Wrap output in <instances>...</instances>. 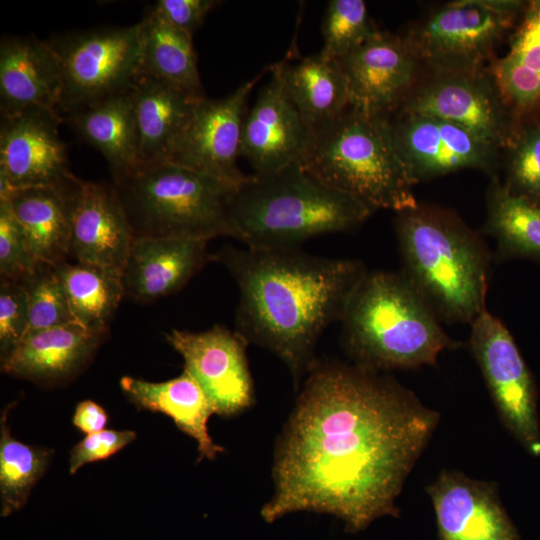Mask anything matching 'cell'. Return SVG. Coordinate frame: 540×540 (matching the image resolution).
I'll list each match as a JSON object with an SVG mask.
<instances>
[{
  "mask_svg": "<svg viewBox=\"0 0 540 540\" xmlns=\"http://www.w3.org/2000/svg\"><path fill=\"white\" fill-rule=\"evenodd\" d=\"M439 418L390 376L317 362L278 442L261 517L325 513L351 533L398 517L396 499Z\"/></svg>",
  "mask_w": 540,
  "mask_h": 540,
  "instance_id": "6da1fadb",
  "label": "cell"
},
{
  "mask_svg": "<svg viewBox=\"0 0 540 540\" xmlns=\"http://www.w3.org/2000/svg\"><path fill=\"white\" fill-rule=\"evenodd\" d=\"M221 263L238 292L236 331L277 355L296 380L317 363L316 344L367 269L358 260L327 258L294 249L226 246Z\"/></svg>",
  "mask_w": 540,
  "mask_h": 540,
  "instance_id": "7a4b0ae2",
  "label": "cell"
},
{
  "mask_svg": "<svg viewBox=\"0 0 540 540\" xmlns=\"http://www.w3.org/2000/svg\"><path fill=\"white\" fill-rule=\"evenodd\" d=\"M400 270L441 322L471 323L486 308L491 254L456 214L418 204L397 212Z\"/></svg>",
  "mask_w": 540,
  "mask_h": 540,
  "instance_id": "3957f363",
  "label": "cell"
},
{
  "mask_svg": "<svg viewBox=\"0 0 540 540\" xmlns=\"http://www.w3.org/2000/svg\"><path fill=\"white\" fill-rule=\"evenodd\" d=\"M340 322L354 364L377 372L434 366L441 352L461 346L401 271L367 270Z\"/></svg>",
  "mask_w": 540,
  "mask_h": 540,
  "instance_id": "277c9868",
  "label": "cell"
},
{
  "mask_svg": "<svg viewBox=\"0 0 540 540\" xmlns=\"http://www.w3.org/2000/svg\"><path fill=\"white\" fill-rule=\"evenodd\" d=\"M232 238L253 249H294L312 238L348 232L374 212L335 190L301 164L248 175L231 203Z\"/></svg>",
  "mask_w": 540,
  "mask_h": 540,
  "instance_id": "5b68a950",
  "label": "cell"
},
{
  "mask_svg": "<svg viewBox=\"0 0 540 540\" xmlns=\"http://www.w3.org/2000/svg\"><path fill=\"white\" fill-rule=\"evenodd\" d=\"M302 167L323 184L346 193L373 211L396 213L419 203L414 183L392 138L387 114L349 107L312 133Z\"/></svg>",
  "mask_w": 540,
  "mask_h": 540,
  "instance_id": "8992f818",
  "label": "cell"
},
{
  "mask_svg": "<svg viewBox=\"0 0 540 540\" xmlns=\"http://www.w3.org/2000/svg\"><path fill=\"white\" fill-rule=\"evenodd\" d=\"M135 238L231 237L237 185L163 161L113 183Z\"/></svg>",
  "mask_w": 540,
  "mask_h": 540,
  "instance_id": "52a82bcc",
  "label": "cell"
},
{
  "mask_svg": "<svg viewBox=\"0 0 540 540\" xmlns=\"http://www.w3.org/2000/svg\"><path fill=\"white\" fill-rule=\"evenodd\" d=\"M527 1L457 0L430 14L406 39L434 74L487 71L496 46L513 30Z\"/></svg>",
  "mask_w": 540,
  "mask_h": 540,
  "instance_id": "ba28073f",
  "label": "cell"
},
{
  "mask_svg": "<svg viewBox=\"0 0 540 540\" xmlns=\"http://www.w3.org/2000/svg\"><path fill=\"white\" fill-rule=\"evenodd\" d=\"M46 42L61 69V118L129 91L141 72L137 23L62 33Z\"/></svg>",
  "mask_w": 540,
  "mask_h": 540,
  "instance_id": "9c48e42d",
  "label": "cell"
},
{
  "mask_svg": "<svg viewBox=\"0 0 540 540\" xmlns=\"http://www.w3.org/2000/svg\"><path fill=\"white\" fill-rule=\"evenodd\" d=\"M470 324L469 349L503 425L528 452L540 456L536 385L513 336L487 308Z\"/></svg>",
  "mask_w": 540,
  "mask_h": 540,
  "instance_id": "30bf717a",
  "label": "cell"
},
{
  "mask_svg": "<svg viewBox=\"0 0 540 540\" xmlns=\"http://www.w3.org/2000/svg\"><path fill=\"white\" fill-rule=\"evenodd\" d=\"M453 123L481 140L507 149L519 128L489 71L435 74L395 109Z\"/></svg>",
  "mask_w": 540,
  "mask_h": 540,
  "instance_id": "8fae6325",
  "label": "cell"
},
{
  "mask_svg": "<svg viewBox=\"0 0 540 540\" xmlns=\"http://www.w3.org/2000/svg\"><path fill=\"white\" fill-rule=\"evenodd\" d=\"M262 74L220 99L205 97L172 143L165 161L215 179L240 185L247 178L238 166L247 100Z\"/></svg>",
  "mask_w": 540,
  "mask_h": 540,
  "instance_id": "7c38bea8",
  "label": "cell"
},
{
  "mask_svg": "<svg viewBox=\"0 0 540 540\" xmlns=\"http://www.w3.org/2000/svg\"><path fill=\"white\" fill-rule=\"evenodd\" d=\"M387 118L414 184L463 169L493 173L498 164L500 149L453 123L400 110Z\"/></svg>",
  "mask_w": 540,
  "mask_h": 540,
  "instance_id": "4fadbf2b",
  "label": "cell"
},
{
  "mask_svg": "<svg viewBox=\"0 0 540 540\" xmlns=\"http://www.w3.org/2000/svg\"><path fill=\"white\" fill-rule=\"evenodd\" d=\"M165 338L182 356L184 370L199 384L215 414L231 417L252 406L249 342L239 332L215 325L201 332L172 329Z\"/></svg>",
  "mask_w": 540,
  "mask_h": 540,
  "instance_id": "5bb4252c",
  "label": "cell"
},
{
  "mask_svg": "<svg viewBox=\"0 0 540 540\" xmlns=\"http://www.w3.org/2000/svg\"><path fill=\"white\" fill-rule=\"evenodd\" d=\"M60 115L33 107L0 125V199L12 190L54 185L75 176L59 135Z\"/></svg>",
  "mask_w": 540,
  "mask_h": 540,
  "instance_id": "9a60e30c",
  "label": "cell"
},
{
  "mask_svg": "<svg viewBox=\"0 0 540 540\" xmlns=\"http://www.w3.org/2000/svg\"><path fill=\"white\" fill-rule=\"evenodd\" d=\"M337 61L350 106L374 114H389L403 102L419 64L406 37L382 31Z\"/></svg>",
  "mask_w": 540,
  "mask_h": 540,
  "instance_id": "2e32d148",
  "label": "cell"
},
{
  "mask_svg": "<svg viewBox=\"0 0 540 540\" xmlns=\"http://www.w3.org/2000/svg\"><path fill=\"white\" fill-rule=\"evenodd\" d=\"M495 482L442 470L426 486L440 540H520Z\"/></svg>",
  "mask_w": 540,
  "mask_h": 540,
  "instance_id": "e0dca14e",
  "label": "cell"
},
{
  "mask_svg": "<svg viewBox=\"0 0 540 540\" xmlns=\"http://www.w3.org/2000/svg\"><path fill=\"white\" fill-rule=\"evenodd\" d=\"M310 132L286 94L278 76L271 71L243 123L241 157L256 175L301 164Z\"/></svg>",
  "mask_w": 540,
  "mask_h": 540,
  "instance_id": "ac0fdd59",
  "label": "cell"
},
{
  "mask_svg": "<svg viewBox=\"0 0 540 540\" xmlns=\"http://www.w3.org/2000/svg\"><path fill=\"white\" fill-rule=\"evenodd\" d=\"M207 240L135 238L122 269L124 297L149 303L180 291L211 260Z\"/></svg>",
  "mask_w": 540,
  "mask_h": 540,
  "instance_id": "d6986e66",
  "label": "cell"
},
{
  "mask_svg": "<svg viewBox=\"0 0 540 540\" xmlns=\"http://www.w3.org/2000/svg\"><path fill=\"white\" fill-rule=\"evenodd\" d=\"M133 232L114 184L81 181L68 257L123 269Z\"/></svg>",
  "mask_w": 540,
  "mask_h": 540,
  "instance_id": "ffe728a7",
  "label": "cell"
},
{
  "mask_svg": "<svg viewBox=\"0 0 540 540\" xmlns=\"http://www.w3.org/2000/svg\"><path fill=\"white\" fill-rule=\"evenodd\" d=\"M61 92L60 65L46 41L33 35L1 39V117L14 116L33 107L58 113Z\"/></svg>",
  "mask_w": 540,
  "mask_h": 540,
  "instance_id": "44dd1931",
  "label": "cell"
},
{
  "mask_svg": "<svg viewBox=\"0 0 540 540\" xmlns=\"http://www.w3.org/2000/svg\"><path fill=\"white\" fill-rule=\"evenodd\" d=\"M81 179L14 189L5 198L21 224L33 256L51 265L68 260L73 213Z\"/></svg>",
  "mask_w": 540,
  "mask_h": 540,
  "instance_id": "7402d4cb",
  "label": "cell"
},
{
  "mask_svg": "<svg viewBox=\"0 0 540 540\" xmlns=\"http://www.w3.org/2000/svg\"><path fill=\"white\" fill-rule=\"evenodd\" d=\"M131 95L139 168L165 161L172 143L206 97L144 72L138 75Z\"/></svg>",
  "mask_w": 540,
  "mask_h": 540,
  "instance_id": "603a6c76",
  "label": "cell"
},
{
  "mask_svg": "<svg viewBox=\"0 0 540 540\" xmlns=\"http://www.w3.org/2000/svg\"><path fill=\"white\" fill-rule=\"evenodd\" d=\"M107 332L78 323L29 332L1 364L2 371L37 382H56L77 373Z\"/></svg>",
  "mask_w": 540,
  "mask_h": 540,
  "instance_id": "cb8c5ba5",
  "label": "cell"
},
{
  "mask_svg": "<svg viewBox=\"0 0 540 540\" xmlns=\"http://www.w3.org/2000/svg\"><path fill=\"white\" fill-rule=\"evenodd\" d=\"M489 71L519 125L540 117V0L527 1L508 50Z\"/></svg>",
  "mask_w": 540,
  "mask_h": 540,
  "instance_id": "d4e9b609",
  "label": "cell"
},
{
  "mask_svg": "<svg viewBox=\"0 0 540 540\" xmlns=\"http://www.w3.org/2000/svg\"><path fill=\"white\" fill-rule=\"evenodd\" d=\"M310 135L335 121L350 105L345 74L336 59L318 52L296 63L270 67Z\"/></svg>",
  "mask_w": 540,
  "mask_h": 540,
  "instance_id": "484cf974",
  "label": "cell"
},
{
  "mask_svg": "<svg viewBox=\"0 0 540 540\" xmlns=\"http://www.w3.org/2000/svg\"><path fill=\"white\" fill-rule=\"evenodd\" d=\"M120 386L138 408L164 413L182 432L193 438L197 442L199 460H213L224 451L208 432V419L215 414L214 409L199 384L186 370L164 382L124 376Z\"/></svg>",
  "mask_w": 540,
  "mask_h": 540,
  "instance_id": "4316f807",
  "label": "cell"
},
{
  "mask_svg": "<svg viewBox=\"0 0 540 540\" xmlns=\"http://www.w3.org/2000/svg\"><path fill=\"white\" fill-rule=\"evenodd\" d=\"M131 89L62 118L78 136L101 152L113 183L139 168Z\"/></svg>",
  "mask_w": 540,
  "mask_h": 540,
  "instance_id": "83f0119b",
  "label": "cell"
},
{
  "mask_svg": "<svg viewBox=\"0 0 540 540\" xmlns=\"http://www.w3.org/2000/svg\"><path fill=\"white\" fill-rule=\"evenodd\" d=\"M137 24L141 72L205 96L192 36L172 27L150 8Z\"/></svg>",
  "mask_w": 540,
  "mask_h": 540,
  "instance_id": "f1b7e54d",
  "label": "cell"
},
{
  "mask_svg": "<svg viewBox=\"0 0 540 540\" xmlns=\"http://www.w3.org/2000/svg\"><path fill=\"white\" fill-rule=\"evenodd\" d=\"M482 232L497 243V258L540 260V205L512 194L497 177L488 187Z\"/></svg>",
  "mask_w": 540,
  "mask_h": 540,
  "instance_id": "f546056e",
  "label": "cell"
},
{
  "mask_svg": "<svg viewBox=\"0 0 540 540\" xmlns=\"http://www.w3.org/2000/svg\"><path fill=\"white\" fill-rule=\"evenodd\" d=\"M54 267L75 321L87 329L107 332L108 323L124 298L122 270L68 260Z\"/></svg>",
  "mask_w": 540,
  "mask_h": 540,
  "instance_id": "4dcf8cb0",
  "label": "cell"
},
{
  "mask_svg": "<svg viewBox=\"0 0 540 540\" xmlns=\"http://www.w3.org/2000/svg\"><path fill=\"white\" fill-rule=\"evenodd\" d=\"M10 407L0 421V498L1 515L21 509L37 481L45 473L52 451L24 444L11 436L7 424Z\"/></svg>",
  "mask_w": 540,
  "mask_h": 540,
  "instance_id": "1f68e13d",
  "label": "cell"
},
{
  "mask_svg": "<svg viewBox=\"0 0 540 540\" xmlns=\"http://www.w3.org/2000/svg\"><path fill=\"white\" fill-rule=\"evenodd\" d=\"M380 31L363 0H330L321 26L323 45L320 53L338 60Z\"/></svg>",
  "mask_w": 540,
  "mask_h": 540,
  "instance_id": "d6a6232c",
  "label": "cell"
},
{
  "mask_svg": "<svg viewBox=\"0 0 540 540\" xmlns=\"http://www.w3.org/2000/svg\"><path fill=\"white\" fill-rule=\"evenodd\" d=\"M20 282L25 287L28 300L27 333L77 323L54 265L38 262Z\"/></svg>",
  "mask_w": 540,
  "mask_h": 540,
  "instance_id": "836d02e7",
  "label": "cell"
},
{
  "mask_svg": "<svg viewBox=\"0 0 540 540\" xmlns=\"http://www.w3.org/2000/svg\"><path fill=\"white\" fill-rule=\"evenodd\" d=\"M506 151L503 184L512 194L540 205V117L521 123Z\"/></svg>",
  "mask_w": 540,
  "mask_h": 540,
  "instance_id": "e575fe53",
  "label": "cell"
},
{
  "mask_svg": "<svg viewBox=\"0 0 540 540\" xmlns=\"http://www.w3.org/2000/svg\"><path fill=\"white\" fill-rule=\"evenodd\" d=\"M38 261L32 254L26 234L6 199H0V275L22 281Z\"/></svg>",
  "mask_w": 540,
  "mask_h": 540,
  "instance_id": "d590c367",
  "label": "cell"
},
{
  "mask_svg": "<svg viewBox=\"0 0 540 540\" xmlns=\"http://www.w3.org/2000/svg\"><path fill=\"white\" fill-rule=\"evenodd\" d=\"M29 329L27 293L20 281L0 278L1 364L11 355Z\"/></svg>",
  "mask_w": 540,
  "mask_h": 540,
  "instance_id": "8d00e7d4",
  "label": "cell"
},
{
  "mask_svg": "<svg viewBox=\"0 0 540 540\" xmlns=\"http://www.w3.org/2000/svg\"><path fill=\"white\" fill-rule=\"evenodd\" d=\"M136 433L131 430L103 429L87 434L70 453L69 472L75 474L88 463L104 460L134 441Z\"/></svg>",
  "mask_w": 540,
  "mask_h": 540,
  "instance_id": "74e56055",
  "label": "cell"
},
{
  "mask_svg": "<svg viewBox=\"0 0 540 540\" xmlns=\"http://www.w3.org/2000/svg\"><path fill=\"white\" fill-rule=\"evenodd\" d=\"M219 3L215 0H159L150 9L172 27L193 36Z\"/></svg>",
  "mask_w": 540,
  "mask_h": 540,
  "instance_id": "f35d334b",
  "label": "cell"
},
{
  "mask_svg": "<svg viewBox=\"0 0 540 540\" xmlns=\"http://www.w3.org/2000/svg\"><path fill=\"white\" fill-rule=\"evenodd\" d=\"M108 422V415L102 406L91 400H85L76 406L73 424L86 434L104 429Z\"/></svg>",
  "mask_w": 540,
  "mask_h": 540,
  "instance_id": "ab89813d",
  "label": "cell"
}]
</instances>
